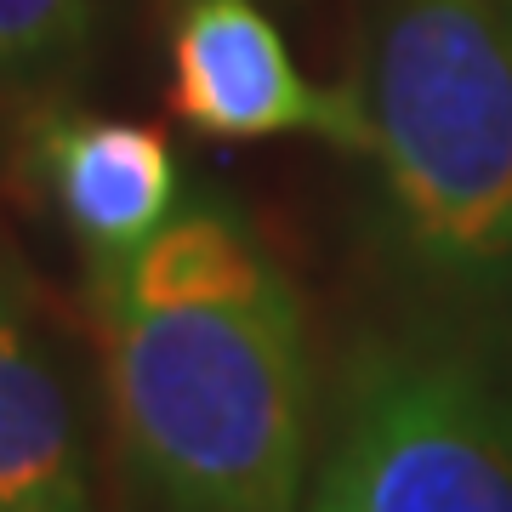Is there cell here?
Here are the masks:
<instances>
[{"instance_id": "6da1fadb", "label": "cell", "mask_w": 512, "mask_h": 512, "mask_svg": "<svg viewBox=\"0 0 512 512\" xmlns=\"http://www.w3.org/2000/svg\"><path fill=\"white\" fill-rule=\"evenodd\" d=\"M353 103L376 234L421 325L512 342L507 0H365Z\"/></svg>"}, {"instance_id": "7a4b0ae2", "label": "cell", "mask_w": 512, "mask_h": 512, "mask_svg": "<svg viewBox=\"0 0 512 512\" xmlns=\"http://www.w3.org/2000/svg\"><path fill=\"white\" fill-rule=\"evenodd\" d=\"M103 387L154 512H302L308 319L296 285L245 302H97Z\"/></svg>"}, {"instance_id": "3957f363", "label": "cell", "mask_w": 512, "mask_h": 512, "mask_svg": "<svg viewBox=\"0 0 512 512\" xmlns=\"http://www.w3.org/2000/svg\"><path fill=\"white\" fill-rule=\"evenodd\" d=\"M336 461L353 512H512V370L501 348L410 319L342 370Z\"/></svg>"}, {"instance_id": "277c9868", "label": "cell", "mask_w": 512, "mask_h": 512, "mask_svg": "<svg viewBox=\"0 0 512 512\" xmlns=\"http://www.w3.org/2000/svg\"><path fill=\"white\" fill-rule=\"evenodd\" d=\"M171 109L217 143L302 131L342 154H365L353 92L313 86L256 0H183V18L171 29Z\"/></svg>"}, {"instance_id": "5b68a950", "label": "cell", "mask_w": 512, "mask_h": 512, "mask_svg": "<svg viewBox=\"0 0 512 512\" xmlns=\"http://www.w3.org/2000/svg\"><path fill=\"white\" fill-rule=\"evenodd\" d=\"M29 165L57 222L86 251V274L126 262L183 205L177 148L143 120L46 103L29 120Z\"/></svg>"}, {"instance_id": "8992f818", "label": "cell", "mask_w": 512, "mask_h": 512, "mask_svg": "<svg viewBox=\"0 0 512 512\" xmlns=\"http://www.w3.org/2000/svg\"><path fill=\"white\" fill-rule=\"evenodd\" d=\"M0 512H97L63 348L0 245Z\"/></svg>"}, {"instance_id": "52a82bcc", "label": "cell", "mask_w": 512, "mask_h": 512, "mask_svg": "<svg viewBox=\"0 0 512 512\" xmlns=\"http://www.w3.org/2000/svg\"><path fill=\"white\" fill-rule=\"evenodd\" d=\"M291 279L279 274L256 228L222 200H183L177 217L143 239L126 262L97 268L92 302L120 308H183V302H245Z\"/></svg>"}, {"instance_id": "ba28073f", "label": "cell", "mask_w": 512, "mask_h": 512, "mask_svg": "<svg viewBox=\"0 0 512 512\" xmlns=\"http://www.w3.org/2000/svg\"><path fill=\"white\" fill-rule=\"evenodd\" d=\"M109 0H0V97L46 103L92 63Z\"/></svg>"}, {"instance_id": "9c48e42d", "label": "cell", "mask_w": 512, "mask_h": 512, "mask_svg": "<svg viewBox=\"0 0 512 512\" xmlns=\"http://www.w3.org/2000/svg\"><path fill=\"white\" fill-rule=\"evenodd\" d=\"M302 512H353L348 473H342V461H336V450L325 456V467H319V478H313V495L302 501Z\"/></svg>"}, {"instance_id": "30bf717a", "label": "cell", "mask_w": 512, "mask_h": 512, "mask_svg": "<svg viewBox=\"0 0 512 512\" xmlns=\"http://www.w3.org/2000/svg\"><path fill=\"white\" fill-rule=\"evenodd\" d=\"M507 18H512V0H507Z\"/></svg>"}]
</instances>
